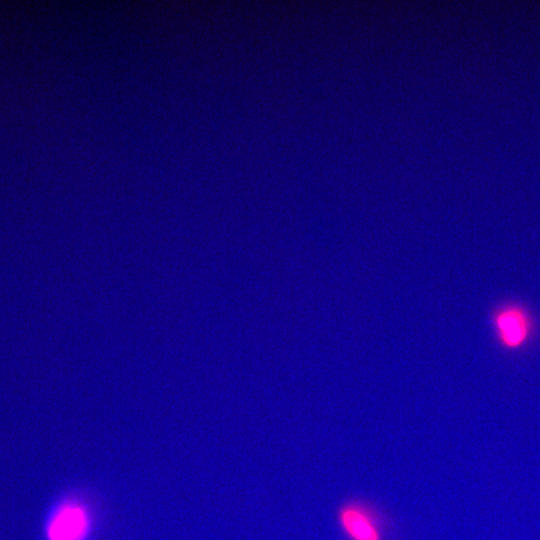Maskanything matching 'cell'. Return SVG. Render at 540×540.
I'll return each instance as SVG.
<instances>
[{"instance_id":"1","label":"cell","mask_w":540,"mask_h":540,"mask_svg":"<svg viewBox=\"0 0 540 540\" xmlns=\"http://www.w3.org/2000/svg\"><path fill=\"white\" fill-rule=\"evenodd\" d=\"M337 522L346 540H388L390 524L378 507L363 499H350L337 511Z\"/></svg>"},{"instance_id":"2","label":"cell","mask_w":540,"mask_h":540,"mask_svg":"<svg viewBox=\"0 0 540 540\" xmlns=\"http://www.w3.org/2000/svg\"><path fill=\"white\" fill-rule=\"evenodd\" d=\"M492 323L500 345L507 350L521 348L532 335V318L520 304L499 306L493 312Z\"/></svg>"},{"instance_id":"3","label":"cell","mask_w":540,"mask_h":540,"mask_svg":"<svg viewBox=\"0 0 540 540\" xmlns=\"http://www.w3.org/2000/svg\"><path fill=\"white\" fill-rule=\"evenodd\" d=\"M90 525V517L84 506L67 502L51 515L47 525V537L49 540H85Z\"/></svg>"}]
</instances>
